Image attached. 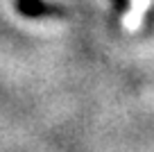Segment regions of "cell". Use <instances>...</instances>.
Listing matches in <instances>:
<instances>
[{
	"label": "cell",
	"mask_w": 154,
	"mask_h": 152,
	"mask_svg": "<svg viewBox=\"0 0 154 152\" xmlns=\"http://www.w3.org/2000/svg\"><path fill=\"white\" fill-rule=\"evenodd\" d=\"M16 9L27 18L38 16H66V9L59 5H48L43 0H16Z\"/></svg>",
	"instance_id": "1"
},
{
	"label": "cell",
	"mask_w": 154,
	"mask_h": 152,
	"mask_svg": "<svg viewBox=\"0 0 154 152\" xmlns=\"http://www.w3.org/2000/svg\"><path fill=\"white\" fill-rule=\"evenodd\" d=\"M147 5H149V0H131V5H129V11L125 14V30H138L140 21H143V14L147 11Z\"/></svg>",
	"instance_id": "2"
}]
</instances>
